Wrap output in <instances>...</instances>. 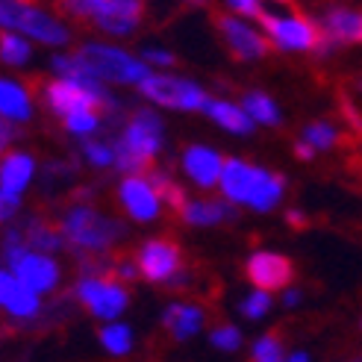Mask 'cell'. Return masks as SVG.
Here are the masks:
<instances>
[{
	"label": "cell",
	"mask_w": 362,
	"mask_h": 362,
	"mask_svg": "<svg viewBox=\"0 0 362 362\" xmlns=\"http://www.w3.org/2000/svg\"><path fill=\"white\" fill-rule=\"evenodd\" d=\"M62 233L77 250L98 253V250H106L115 239L124 236V224L106 218V215H98L95 209L80 206L74 212H68V218L62 221Z\"/></svg>",
	"instance_id": "obj_1"
},
{
	"label": "cell",
	"mask_w": 362,
	"mask_h": 362,
	"mask_svg": "<svg viewBox=\"0 0 362 362\" xmlns=\"http://www.w3.org/2000/svg\"><path fill=\"white\" fill-rule=\"evenodd\" d=\"M77 59L92 71L98 80H112V83H144L148 74V65H141L139 59H133L130 53L106 47V45H86Z\"/></svg>",
	"instance_id": "obj_2"
},
{
	"label": "cell",
	"mask_w": 362,
	"mask_h": 362,
	"mask_svg": "<svg viewBox=\"0 0 362 362\" xmlns=\"http://www.w3.org/2000/svg\"><path fill=\"white\" fill-rule=\"evenodd\" d=\"M65 9L77 18H86L103 33L124 35L141 21V4L133 0H88V4H65Z\"/></svg>",
	"instance_id": "obj_3"
},
{
	"label": "cell",
	"mask_w": 362,
	"mask_h": 362,
	"mask_svg": "<svg viewBox=\"0 0 362 362\" xmlns=\"http://www.w3.org/2000/svg\"><path fill=\"white\" fill-rule=\"evenodd\" d=\"M0 27L21 30L27 35H35L45 45H65L71 39L59 21H53L42 9L24 6V4H0Z\"/></svg>",
	"instance_id": "obj_4"
},
{
	"label": "cell",
	"mask_w": 362,
	"mask_h": 362,
	"mask_svg": "<svg viewBox=\"0 0 362 362\" xmlns=\"http://www.w3.org/2000/svg\"><path fill=\"white\" fill-rule=\"evenodd\" d=\"M257 21L265 27V33H271L283 50H318V42H321V33L315 27V21H310L306 15L295 12L288 18H277L271 12H259Z\"/></svg>",
	"instance_id": "obj_5"
},
{
	"label": "cell",
	"mask_w": 362,
	"mask_h": 362,
	"mask_svg": "<svg viewBox=\"0 0 362 362\" xmlns=\"http://www.w3.org/2000/svg\"><path fill=\"white\" fill-rule=\"evenodd\" d=\"M141 95L153 103L171 106V110H206L209 103L204 88H197L194 83L177 77H156V74H151L141 83Z\"/></svg>",
	"instance_id": "obj_6"
},
{
	"label": "cell",
	"mask_w": 362,
	"mask_h": 362,
	"mask_svg": "<svg viewBox=\"0 0 362 362\" xmlns=\"http://www.w3.org/2000/svg\"><path fill=\"white\" fill-rule=\"evenodd\" d=\"M6 259L15 268L12 277L33 295L47 292V288H53L59 280L57 265H53L47 257H42V253H27L24 247H6Z\"/></svg>",
	"instance_id": "obj_7"
},
{
	"label": "cell",
	"mask_w": 362,
	"mask_h": 362,
	"mask_svg": "<svg viewBox=\"0 0 362 362\" xmlns=\"http://www.w3.org/2000/svg\"><path fill=\"white\" fill-rule=\"evenodd\" d=\"M139 274L144 280L151 283H162V280H174L180 271V265H183V253H180V247L168 239H153L148 242L141 250H139Z\"/></svg>",
	"instance_id": "obj_8"
},
{
	"label": "cell",
	"mask_w": 362,
	"mask_h": 362,
	"mask_svg": "<svg viewBox=\"0 0 362 362\" xmlns=\"http://www.w3.org/2000/svg\"><path fill=\"white\" fill-rule=\"evenodd\" d=\"M212 21H215V27H218L221 39L230 45V50L236 53L239 59H262V57H268V50H271L268 39H262V35L257 30H250L247 24H242L239 18L215 12Z\"/></svg>",
	"instance_id": "obj_9"
},
{
	"label": "cell",
	"mask_w": 362,
	"mask_h": 362,
	"mask_svg": "<svg viewBox=\"0 0 362 362\" xmlns=\"http://www.w3.org/2000/svg\"><path fill=\"white\" fill-rule=\"evenodd\" d=\"M295 277V268L280 253H253L247 259V280L259 288V292H274V288H286Z\"/></svg>",
	"instance_id": "obj_10"
},
{
	"label": "cell",
	"mask_w": 362,
	"mask_h": 362,
	"mask_svg": "<svg viewBox=\"0 0 362 362\" xmlns=\"http://www.w3.org/2000/svg\"><path fill=\"white\" fill-rule=\"evenodd\" d=\"M77 298L92 310L98 318H115L127 306V292L124 286L110 283V280H80Z\"/></svg>",
	"instance_id": "obj_11"
},
{
	"label": "cell",
	"mask_w": 362,
	"mask_h": 362,
	"mask_svg": "<svg viewBox=\"0 0 362 362\" xmlns=\"http://www.w3.org/2000/svg\"><path fill=\"white\" fill-rule=\"evenodd\" d=\"M159 141H162V121L153 110H139L133 115V121L127 124V133H124V148L133 151L141 159H153V153L159 151Z\"/></svg>",
	"instance_id": "obj_12"
},
{
	"label": "cell",
	"mask_w": 362,
	"mask_h": 362,
	"mask_svg": "<svg viewBox=\"0 0 362 362\" xmlns=\"http://www.w3.org/2000/svg\"><path fill=\"white\" fill-rule=\"evenodd\" d=\"M318 33L324 42L336 45H351V42H362V12L356 9H345V6H333L324 15H318L315 21Z\"/></svg>",
	"instance_id": "obj_13"
},
{
	"label": "cell",
	"mask_w": 362,
	"mask_h": 362,
	"mask_svg": "<svg viewBox=\"0 0 362 362\" xmlns=\"http://www.w3.org/2000/svg\"><path fill=\"white\" fill-rule=\"evenodd\" d=\"M45 98H47V106L53 112L59 115H74V112H95V110H103V103L88 95L86 88L74 86V83H65V80H57L45 88Z\"/></svg>",
	"instance_id": "obj_14"
},
{
	"label": "cell",
	"mask_w": 362,
	"mask_h": 362,
	"mask_svg": "<svg viewBox=\"0 0 362 362\" xmlns=\"http://www.w3.org/2000/svg\"><path fill=\"white\" fill-rule=\"evenodd\" d=\"M121 201H124L127 212L139 221H151L159 212V197L153 194L148 180H141V177H127L121 183Z\"/></svg>",
	"instance_id": "obj_15"
},
{
	"label": "cell",
	"mask_w": 362,
	"mask_h": 362,
	"mask_svg": "<svg viewBox=\"0 0 362 362\" xmlns=\"http://www.w3.org/2000/svg\"><path fill=\"white\" fill-rule=\"evenodd\" d=\"M257 174L259 168H250L247 162L242 159H227L224 168H221V189L230 201L236 204H247L250 201V192H253V183H257Z\"/></svg>",
	"instance_id": "obj_16"
},
{
	"label": "cell",
	"mask_w": 362,
	"mask_h": 362,
	"mask_svg": "<svg viewBox=\"0 0 362 362\" xmlns=\"http://www.w3.org/2000/svg\"><path fill=\"white\" fill-rule=\"evenodd\" d=\"M183 165H186V174L194 180L197 186H215L221 180V168H224V162L221 156L209 151V148H189L186 156H183Z\"/></svg>",
	"instance_id": "obj_17"
},
{
	"label": "cell",
	"mask_w": 362,
	"mask_h": 362,
	"mask_svg": "<svg viewBox=\"0 0 362 362\" xmlns=\"http://www.w3.org/2000/svg\"><path fill=\"white\" fill-rule=\"evenodd\" d=\"M33 177V159L24 153H9L0 162V192L18 197V192H24Z\"/></svg>",
	"instance_id": "obj_18"
},
{
	"label": "cell",
	"mask_w": 362,
	"mask_h": 362,
	"mask_svg": "<svg viewBox=\"0 0 362 362\" xmlns=\"http://www.w3.org/2000/svg\"><path fill=\"white\" fill-rule=\"evenodd\" d=\"M283 186H286V180L280 174H268V171H259L257 174V183H253V192H250V206L253 209H259V212H268V209H274L277 201H280V194H283Z\"/></svg>",
	"instance_id": "obj_19"
},
{
	"label": "cell",
	"mask_w": 362,
	"mask_h": 362,
	"mask_svg": "<svg viewBox=\"0 0 362 362\" xmlns=\"http://www.w3.org/2000/svg\"><path fill=\"white\" fill-rule=\"evenodd\" d=\"M201 324H204V313L194 310V306L174 303V306H168V313H165V327L171 330L174 339L194 336L197 330H201Z\"/></svg>",
	"instance_id": "obj_20"
},
{
	"label": "cell",
	"mask_w": 362,
	"mask_h": 362,
	"mask_svg": "<svg viewBox=\"0 0 362 362\" xmlns=\"http://www.w3.org/2000/svg\"><path fill=\"white\" fill-rule=\"evenodd\" d=\"M183 218L189 224H218V221L236 218V209L227 201H197V204H186Z\"/></svg>",
	"instance_id": "obj_21"
},
{
	"label": "cell",
	"mask_w": 362,
	"mask_h": 362,
	"mask_svg": "<svg viewBox=\"0 0 362 362\" xmlns=\"http://www.w3.org/2000/svg\"><path fill=\"white\" fill-rule=\"evenodd\" d=\"M0 115L12 121H27L30 118V98L18 83L0 80Z\"/></svg>",
	"instance_id": "obj_22"
},
{
	"label": "cell",
	"mask_w": 362,
	"mask_h": 362,
	"mask_svg": "<svg viewBox=\"0 0 362 362\" xmlns=\"http://www.w3.org/2000/svg\"><path fill=\"white\" fill-rule=\"evenodd\" d=\"M206 112L218 121L221 127H227L230 133H250L253 130V121L245 115V110L233 103H224V100H209L206 103Z\"/></svg>",
	"instance_id": "obj_23"
},
{
	"label": "cell",
	"mask_w": 362,
	"mask_h": 362,
	"mask_svg": "<svg viewBox=\"0 0 362 362\" xmlns=\"http://www.w3.org/2000/svg\"><path fill=\"white\" fill-rule=\"evenodd\" d=\"M151 174V180H148V183H151V189H153V194L156 197H162V201H168V206L174 209V212H180V215H183V209H186V192L183 189H180L177 183H171V180L165 177V174H159V171H148Z\"/></svg>",
	"instance_id": "obj_24"
},
{
	"label": "cell",
	"mask_w": 362,
	"mask_h": 362,
	"mask_svg": "<svg viewBox=\"0 0 362 362\" xmlns=\"http://www.w3.org/2000/svg\"><path fill=\"white\" fill-rule=\"evenodd\" d=\"M245 115L250 121H259V124H277L280 121V112H277L274 100L259 95V92H250L245 98Z\"/></svg>",
	"instance_id": "obj_25"
},
{
	"label": "cell",
	"mask_w": 362,
	"mask_h": 362,
	"mask_svg": "<svg viewBox=\"0 0 362 362\" xmlns=\"http://www.w3.org/2000/svg\"><path fill=\"white\" fill-rule=\"evenodd\" d=\"M0 57L9 65H24L30 59V45L15 33H0Z\"/></svg>",
	"instance_id": "obj_26"
},
{
	"label": "cell",
	"mask_w": 362,
	"mask_h": 362,
	"mask_svg": "<svg viewBox=\"0 0 362 362\" xmlns=\"http://www.w3.org/2000/svg\"><path fill=\"white\" fill-rule=\"evenodd\" d=\"M100 339H103V348L106 351H112V354H127L130 351V345H133V333H130V327H124V324H110V327H103L100 330Z\"/></svg>",
	"instance_id": "obj_27"
},
{
	"label": "cell",
	"mask_w": 362,
	"mask_h": 362,
	"mask_svg": "<svg viewBox=\"0 0 362 362\" xmlns=\"http://www.w3.org/2000/svg\"><path fill=\"white\" fill-rule=\"evenodd\" d=\"M303 139H306V144H310L313 151H327L339 141V133H336V127H330V124H310L306 127V133H303Z\"/></svg>",
	"instance_id": "obj_28"
},
{
	"label": "cell",
	"mask_w": 362,
	"mask_h": 362,
	"mask_svg": "<svg viewBox=\"0 0 362 362\" xmlns=\"http://www.w3.org/2000/svg\"><path fill=\"white\" fill-rule=\"evenodd\" d=\"M6 310L12 315H18V318H30V315H35V310H39V298H35L33 292H27L24 286H18V292L6 303Z\"/></svg>",
	"instance_id": "obj_29"
},
{
	"label": "cell",
	"mask_w": 362,
	"mask_h": 362,
	"mask_svg": "<svg viewBox=\"0 0 362 362\" xmlns=\"http://www.w3.org/2000/svg\"><path fill=\"white\" fill-rule=\"evenodd\" d=\"M115 162H118V168H121V171H127V174H144V171H153V168H151V159L136 156L133 151H127L121 141L115 144Z\"/></svg>",
	"instance_id": "obj_30"
},
{
	"label": "cell",
	"mask_w": 362,
	"mask_h": 362,
	"mask_svg": "<svg viewBox=\"0 0 362 362\" xmlns=\"http://www.w3.org/2000/svg\"><path fill=\"white\" fill-rule=\"evenodd\" d=\"M253 362H283V345L277 336H262L253 348Z\"/></svg>",
	"instance_id": "obj_31"
},
{
	"label": "cell",
	"mask_w": 362,
	"mask_h": 362,
	"mask_svg": "<svg viewBox=\"0 0 362 362\" xmlns=\"http://www.w3.org/2000/svg\"><path fill=\"white\" fill-rule=\"evenodd\" d=\"M212 345L221 351H236L242 345V333L236 327H230V324H221V327L212 330Z\"/></svg>",
	"instance_id": "obj_32"
},
{
	"label": "cell",
	"mask_w": 362,
	"mask_h": 362,
	"mask_svg": "<svg viewBox=\"0 0 362 362\" xmlns=\"http://www.w3.org/2000/svg\"><path fill=\"white\" fill-rule=\"evenodd\" d=\"M98 124H100L98 112H74V115L65 118L68 130H71V133H80V136H88L92 130H98Z\"/></svg>",
	"instance_id": "obj_33"
},
{
	"label": "cell",
	"mask_w": 362,
	"mask_h": 362,
	"mask_svg": "<svg viewBox=\"0 0 362 362\" xmlns=\"http://www.w3.org/2000/svg\"><path fill=\"white\" fill-rule=\"evenodd\" d=\"M83 151L95 165H110V162H115V148H110V144H103V141H86Z\"/></svg>",
	"instance_id": "obj_34"
},
{
	"label": "cell",
	"mask_w": 362,
	"mask_h": 362,
	"mask_svg": "<svg viewBox=\"0 0 362 362\" xmlns=\"http://www.w3.org/2000/svg\"><path fill=\"white\" fill-rule=\"evenodd\" d=\"M268 306H271V298L265 292H253L250 298L242 300V315L247 318H262L268 313Z\"/></svg>",
	"instance_id": "obj_35"
},
{
	"label": "cell",
	"mask_w": 362,
	"mask_h": 362,
	"mask_svg": "<svg viewBox=\"0 0 362 362\" xmlns=\"http://www.w3.org/2000/svg\"><path fill=\"white\" fill-rule=\"evenodd\" d=\"M18 283L12 274H6V271H0V306H6L9 300H12V295L18 292Z\"/></svg>",
	"instance_id": "obj_36"
},
{
	"label": "cell",
	"mask_w": 362,
	"mask_h": 362,
	"mask_svg": "<svg viewBox=\"0 0 362 362\" xmlns=\"http://www.w3.org/2000/svg\"><path fill=\"white\" fill-rule=\"evenodd\" d=\"M15 212H18V197L0 192V221H9Z\"/></svg>",
	"instance_id": "obj_37"
},
{
	"label": "cell",
	"mask_w": 362,
	"mask_h": 362,
	"mask_svg": "<svg viewBox=\"0 0 362 362\" xmlns=\"http://www.w3.org/2000/svg\"><path fill=\"white\" fill-rule=\"evenodd\" d=\"M341 115H345V118H348V124L354 127V130H356V133H362V115H359V112L354 110V106H351L348 100H341Z\"/></svg>",
	"instance_id": "obj_38"
},
{
	"label": "cell",
	"mask_w": 362,
	"mask_h": 362,
	"mask_svg": "<svg viewBox=\"0 0 362 362\" xmlns=\"http://www.w3.org/2000/svg\"><path fill=\"white\" fill-rule=\"evenodd\" d=\"M230 9H236V12H242V15H253V18L262 12V6H259V4H250V0H233Z\"/></svg>",
	"instance_id": "obj_39"
},
{
	"label": "cell",
	"mask_w": 362,
	"mask_h": 362,
	"mask_svg": "<svg viewBox=\"0 0 362 362\" xmlns=\"http://www.w3.org/2000/svg\"><path fill=\"white\" fill-rule=\"evenodd\" d=\"M144 59L153 62V65H171L174 62V57L168 50H144Z\"/></svg>",
	"instance_id": "obj_40"
},
{
	"label": "cell",
	"mask_w": 362,
	"mask_h": 362,
	"mask_svg": "<svg viewBox=\"0 0 362 362\" xmlns=\"http://www.w3.org/2000/svg\"><path fill=\"white\" fill-rule=\"evenodd\" d=\"M12 139H15V127H12V124H9L4 115H0V151H4Z\"/></svg>",
	"instance_id": "obj_41"
},
{
	"label": "cell",
	"mask_w": 362,
	"mask_h": 362,
	"mask_svg": "<svg viewBox=\"0 0 362 362\" xmlns=\"http://www.w3.org/2000/svg\"><path fill=\"white\" fill-rule=\"evenodd\" d=\"M295 153H298L300 159H313V153H315V151H313V148H310V144H306V141H300L298 148H295Z\"/></svg>",
	"instance_id": "obj_42"
},
{
	"label": "cell",
	"mask_w": 362,
	"mask_h": 362,
	"mask_svg": "<svg viewBox=\"0 0 362 362\" xmlns=\"http://www.w3.org/2000/svg\"><path fill=\"white\" fill-rule=\"evenodd\" d=\"M286 218H288V224H292V227H303V224H306V221H303V215H300L298 209H292V212L286 215Z\"/></svg>",
	"instance_id": "obj_43"
},
{
	"label": "cell",
	"mask_w": 362,
	"mask_h": 362,
	"mask_svg": "<svg viewBox=\"0 0 362 362\" xmlns=\"http://www.w3.org/2000/svg\"><path fill=\"white\" fill-rule=\"evenodd\" d=\"M298 300H300V295H298V292H288V295L283 298V303H286V306H295Z\"/></svg>",
	"instance_id": "obj_44"
},
{
	"label": "cell",
	"mask_w": 362,
	"mask_h": 362,
	"mask_svg": "<svg viewBox=\"0 0 362 362\" xmlns=\"http://www.w3.org/2000/svg\"><path fill=\"white\" fill-rule=\"evenodd\" d=\"M288 362H310V356H306V354H295V356H288Z\"/></svg>",
	"instance_id": "obj_45"
},
{
	"label": "cell",
	"mask_w": 362,
	"mask_h": 362,
	"mask_svg": "<svg viewBox=\"0 0 362 362\" xmlns=\"http://www.w3.org/2000/svg\"><path fill=\"white\" fill-rule=\"evenodd\" d=\"M359 92H362V80H359Z\"/></svg>",
	"instance_id": "obj_46"
}]
</instances>
